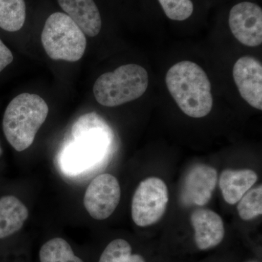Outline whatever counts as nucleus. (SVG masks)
<instances>
[{
  "mask_svg": "<svg viewBox=\"0 0 262 262\" xmlns=\"http://www.w3.org/2000/svg\"><path fill=\"white\" fill-rule=\"evenodd\" d=\"M166 184L158 177H149L139 184L131 204L133 221L139 227L155 225L161 220L168 203Z\"/></svg>",
  "mask_w": 262,
  "mask_h": 262,
  "instance_id": "6",
  "label": "nucleus"
},
{
  "mask_svg": "<svg viewBox=\"0 0 262 262\" xmlns=\"http://www.w3.org/2000/svg\"><path fill=\"white\" fill-rule=\"evenodd\" d=\"M13 61V56L9 48L0 39V72Z\"/></svg>",
  "mask_w": 262,
  "mask_h": 262,
  "instance_id": "20",
  "label": "nucleus"
},
{
  "mask_svg": "<svg viewBox=\"0 0 262 262\" xmlns=\"http://www.w3.org/2000/svg\"><path fill=\"white\" fill-rule=\"evenodd\" d=\"M247 262H258L257 261H247Z\"/></svg>",
  "mask_w": 262,
  "mask_h": 262,
  "instance_id": "22",
  "label": "nucleus"
},
{
  "mask_svg": "<svg viewBox=\"0 0 262 262\" xmlns=\"http://www.w3.org/2000/svg\"><path fill=\"white\" fill-rule=\"evenodd\" d=\"M39 259L41 262H84L61 237L50 239L43 245L39 251Z\"/></svg>",
  "mask_w": 262,
  "mask_h": 262,
  "instance_id": "16",
  "label": "nucleus"
},
{
  "mask_svg": "<svg viewBox=\"0 0 262 262\" xmlns=\"http://www.w3.org/2000/svg\"><path fill=\"white\" fill-rule=\"evenodd\" d=\"M229 25L234 37L248 47L262 43V10L249 2L234 5L230 10Z\"/></svg>",
  "mask_w": 262,
  "mask_h": 262,
  "instance_id": "8",
  "label": "nucleus"
},
{
  "mask_svg": "<svg viewBox=\"0 0 262 262\" xmlns=\"http://www.w3.org/2000/svg\"><path fill=\"white\" fill-rule=\"evenodd\" d=\"M165 82L181 110L193 118H201L213 107L211 84L205 71L194 62L184 61L168 71Z\"/></svg>",
  "mask_w": 262,
  "mask_h": 262,
  "instance_id": "1",
  "label": "nucleus"
},
{
  "mask_svg": "<svg viewBox=\"0 0 262 262\" xmlns=\"http://www.w3.org/2000/svg\"><path fill=\"white\" fill-rule=\"evenodd\" d=\"M3 154V149H2L1 144H0V156Z\"/></svg>",
  "mask_w": 262,
  "mask_h": 262,
  "instance_id": "21",
  "label": "nucleus"
},
{
  "mask_svg": "<svg viewBox=\"0 0 262 262\" xmlns=\"http://www.w3.org/2000/svg\"><path fill=\"white\" fill-rule=\"evenodd\" d=\"M165 15L173 20L182 21L189 18L194 11L191 0H158Z\"/></svg>",
  "mask_w": 262,
  "mask_h": 262,
  "instance_id": "19",
  "label": "nucleus"
},
{
  "mask_svg": "<svg viewBox=\"0 0 262 262\" xmlns=\"http://www.w3.org/2000/svg\"><path fill=\"white\" fill-rule=\"evenodd\" d=\"M74 146L91 163L107 165L115 148V134L107 122L96 113L82 115L72 127Z\"/></svg>",
  "mask_w": 262,
  "mask_h": 262,
  "instance_id": "4",
  "label": "nucleus"
},
{
  "mask_svg": "<svg viewBox=\"0 0 262 262\" xmlns=\"http://www.w3.org/2000/svg\"><path fill=\"white\" fill-rule=\"evenodd\" d=\"M121 189L116 177L110 173L98 175L86 189L83 204L86 211L96 220L108 218L118 206Z\"/></svg>",
  "mask_w": 262,
  "mask_h": 262,
  "instance_id": "7",
  "label": "nucleus"
},
{
  "mask_svg": "<svg viewBox=\"0 0 262 262\" xmlns=\"http://www.w3.org/2000/svg\"><path fill=\"white\" fill-rule=\"evenodd\" d=\"M148 84L149 75L145 69L129 63L100 76L95 82L94 94L100 104L115 107L140 98Z\"/></svg>",
  "mask_w": 262,
  "mask_h": 262,
  "instance_id": "3",
  "label": "nucleus"
},
{
  "mask_svg": "<svg viewBox=\"0 0 262 262\" xmlns=\"http://www.w3.org/2000/svg\"><path fill=\"white\" fill-rule=\"evenodd\" d=\"M218 182V173L205 164L194 165L186 176L181 199L187 206H204L211 201Z\"/></svg>",
  "mask_w": 262,
  "mask_h": 262,
  "instance_id": "9",
  "label": "nucleus"
},
{
  "mask_svg": "<svg viewBox=\"0 0 262 262\" xmlns=\"http://www.w3.org/2000/svg\"><path fill=\"white\" fill-rule=\"evenodd\" d=\"M49 108L37 94L24 93L10 101L3 117V131L7 140L16 151L32 146L38 130L44 124Z\"/></svg>",
  "mask_w": 262,
  "mask_h": 262,
  "instance_id": "2",
  "label": "nucleus"
},
{
  "mask_svg": "<svg viewBox=\"0 0 262 262\" xmlns=\"http://www.w3.org/2000/svg\"><path fill=\"white\" fill-rule=\"evenodd\" d=\"M41 39L46 53L55 61H79L87 46L85 34L63 13H53L48 17Z\"/></svg>",
  "mask_w": 262,
  "mask_h": 262,
  "instance_id": "5",
  "label": "nucleus"
},
{
  "mask_svg": "<svg viewBox=\"0 0 262 262\" xmlns=\"http://www.w3.org/2000/svg\"><path fill=\"white\" fill-rule=\"evenodd\" d=\"M237 209L239 217L244 221L252 220L262 214L261 184L244 194L238 202Z\"/></svg>",
  "mask_w": 262,
  "mask_h": 262,
  "instance_id": "18",
  "label": "nucleus"
},
{
  "mask_svg": "<svg viewBox=\"0 0 262 262\" xmlns=\"http://www.w3.org/2000/svg\"><path fill=\"white\" fill-rule=\"evenodd\" d=\"M65 14L89 37L97 36L101 32V15L94 0H58Z\"/></svg>",
  "mask_w": 262,
  "mask_h": 262,
  "instance_id": "12",
  "label": "nucleus"
},
{
  "mask_svg": "<svg viewBox=\"0 0 262 262\" xmlns=\"http://www.w3.org/2000/svg\"><path fill=\"white\" fill-rule=\"evenodd\" d=\"M233 77L241 97L253 108L261 110V63L253 57H241L234 63Z\"/></svg>",
  "mask_w": 262,
  "mask_h": 262,
  "instance_id": "10",
  "label": "nucleus"
},
{
  "mask_svg": "<svg viewBox=\"0 0 262 262\" xmlns=\"http://www.w3.org/2000/svg\"><path fill=\"white\" fill-rule=\"evenodd\" d=\"M257 180V173L250 169H226L220 177V187L224 199L229 205L237 204Z\"/></svg>",
  "mask_w": 262,
  "mask_h": 262,
  "instance_id": "13",
  "label": "nucleus"
},
{
  "mask_svg": "<svg viewBox=\"0 0 262 262\" xmlns=\"http://www.w3.org/2000/svg\"><path fill=\"white\" fill-rule=\"evenodd\" d=\"M194 229V242L200 250L216 247L225 237V229L222 217L210 209H196L190 216Z\"/></svg>",
  "mask_w": 262,
  "mask_h": 262,
  "instance_id": "11",
  "label": "nucleus"
},
{
  "mask_svg": "<svg viewBox=\"0 0 262 262\" xmlns=\"http://www.w3.org/2000/svg\"><path fill=\"white\" fill-rule=\"evenodd\" d=\"M29 215L28 208L16 196L7 195L0 198V239L20 230Z\"/></svg>",
  "mask_w": 262,
  "mask_h": 262,
  "instance_id": "14",
  "label": "nucleus"
},
{
  "mask_svg": "<svg viewBox=\"0 0 262 262\" xmlns=\"http://www.w3.org/2000/svg\"><path fill=\"white\" fill-rule=\"evenodd\" d=\"M25 20L24 0H0V28L17 32L24 27Z\"/></svg>",
  "mask_w": 262,
  "mask_h": 262,
  "instance_id": "15",
  "label": "nucleus"
},
{
  "mask_svg": "<svg viewBox=\"0 0 262 262\" xmlns=\"http://www.w3.org/2000/svg\"><path fill=\"white\" fill-rule=\"evenodd\" d=\"M98 262H146L143 256L133 254L132 248L123 239H114L101 253Z\"/></svg>",
  "mask_w": 262,
  "mask_h": 262,
  "instance_id": "17",
  "label": "nucleus"
}]
</instances>
